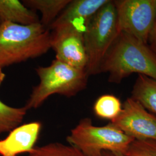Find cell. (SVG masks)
<instances>
[{
    "mask_svg": "<svg viewBox=\"0 0 156 156\" xmlns=\"http://www.w3.org/2000/svg\"><path fill=\"white\" fill-rule=\"evenodd\" d=\"M119 33L116 7L113 1L109 0L93 17L84 31L87 58L86 71L89 76L100 73L101 63Z\"/></svg>",
    "mask_w": 156,
    "mask_h": 156,
    "instance_id": "cell-4",
    "label": "cell"
},
{
    "mask_svg": "<svg viewBox=\"0 0 156 156\" xmlns=\"http://www.w3.org/2000/svg\"><path fill=\"white\" fill-rule=\"evenodd\" d=\"M27 111L24 106L13 108L0 100V134L10 132L19 126L22 122Z\"/></svg>",
    "mask_w": 156,
    "mask_h": 156,
    "instance_id": "cell-14",
    "label": "cell"
},
{
    "mask_svg": "<svg viewBox=\"0 0 156 156\" xmlns=\"http://www.w3.org/2000/svg\"><path fill=\"white\" fill-rule=\"evenodd\" d=\"M102 156H124L123 154L113 153L111 151H103L102 153Z\"/></svg>",
    "mask_w": 156,
    "mask_h": 156,
    "instance_id": "cell-19",
    "label": "cell"
},
{
    "mask_svg": "<svg viewBox=\"0 0 156 156\" xmlns=\"http://www.w3.org/2000/svg\"><path fill=\"white\" fill-rule=\"evenodd\" d=\"M39 83L34 86L24 107L28 111L39 108L50 96H75L86 88L89 75L85 69L71 67L55 59L47 67L35 69Z\"/></svg>",
    "mask_w": 156,
    "mask_h": 156,
    "instance_id": "cell-3",
    "label": "cell"
},
{
    "mask_svg": "<svg viewBox=\"0 0 156 156\" xmlns=\"http://www.w3.org/2000/svg\"><path fill=\"white\" fill-rule=\"evenodd\" d=\"M109 75L108 81L120 83L134 73L156 80V55L148 44L120 32L100 68Z\"/></svg>",
    "mask_w": 156,
    "mask_h": 156,
    "instance_id": "cell-1",
    "label": "cell"
},
{
    "mask_svg": "<svg viewBox=\"0 0 156 156\" xmlns=\"http://www.w3.org/2000/svg\"><path fill=\"white\" fill-rule=\"evenodd\" d=\"M119 32L148 44L156 20V0L113 1Z\"/></svg>",
    "mask_w": 156,
    "mask_h": 156,
    "instance_id": "cell-6",
    "label": "cell"
},
{
    "mask_svg": "<svg viewBox=\"0 0 156 156\" xmlns=\"http://www.w3.org/2000/svg\"><path fill=\"white\" fill-rule=\"evenodd\" d=\"M69 145L87 156H102L103 151L124 154L134 141L111 123L95 126L89 118L82 119L67 137Z\"/></svg>",
    "mask_w": 156,
    "mask_h": 156,
    "instance_id": "cell-5",
    "label": "cell"
},
{
    "mask_svg": "<svg viewBox=\"0 0 156 156\" xmlns=\"http://www.w3.org/2000/svg\"><path fill=\"white\" fill-rule=\"evenodd\" d=\"M124 156H156V140H134Z\"/></svg>",
    "mask_w": 156,
    "mask_h": 156,
    "instance_id": "cell-17",
    "label": "cell"
},
{
    "mask_svg": "<svg viewBox=\"0 0 156 156\" xmlns=\"http://www.w3.org/2000/svg\"><path fill=\"white\" fill-rule=\"evenodd\" d=\"M51 49L55 51L56 59L71 67L86 70L87 58L82 31L71 26L52 30Z\"/></svg>",
    "mask_w": 156,
    "mask_h": 156,
    "instance_id": "cell-8",
    "label": "cell"
},
{
    "mask_svg": "<svg viewBox=\"0 0 156 156\" xmlns=\"http://www.w3.org/2000/svg\"><path fill=\"white\" fill-rule=\"evenodd\" d=\"M109 0H71L50 25L51 31L71 26L84 31L87 24L96 13Z\"/></svg>",
    "mask_w": 156,
    "mask_h": 156,
    "instance_id": "cell-9",
    "label": "cell"
},
{
    "mask_svg": "<svg viewBox=\"0 0 156 156\" xmlns=\"http://www.w3.org/2000/svg\"><path fill=\"white\" fill-rule=\"evenodd\" d=\"M71 0H24L22 2L28 9L38 11L41 14L40 23L48 28L66 8Z\"/></svg>",
    "mask_w": 156,
    "mask_h": 156,
    "instance_id": "cell-12",
    "label": "cell"
},
{
    "mask_svg": "<svg viewBox=\"0 0 156 156\" xmlns=\"http://www.w3.org/2000/svg\"><path fill=\"white\" fill-rule=\"evenodd\" d=\"M122 110L120 100L115 95L105 94L100 97L95 102L94 112L101 119L113 120Z\"/></svg>",
    "mask_w": 156,
    "mask_h": 156,
    "instance_id": "cell-15",
    "label": "cell"
},
{
    "mask_svg": "<svg viewBox=\"0 0 156 156\" xmlns=\"http://www.w3.org/2000/svg\"><path fill=\"white\" fill-rule=\"evenodd\" d=\"M8 22L28 25L39 22V18L20 1L0 0V26Z\"/></svg>",
    "mask_w": 156,
    "mask_h": 156,
    "instance_id": "cell-11",
    "label": "cell"
},
{
    "mask_svg": "<svg viewBox=\"0 0 156 156\" xmlns=\"http://www.w3.org/2000/svg\"><path fill=\"white\" fill-rule=\"evenodd\" d=\"M131 98L139 101L148 111L156 114V80L139 75L131 92Z\"/></svg>",
    "mask_w": 156,
    "mask_h": 156,
    "instance_id": "cell-13",
    "label": "cell"
},
{
    "mask_svg": "<svg viewBox=\"0 0 156 156\" xmlns=\"http://www.w3.org/2000/svg\"><path fill=\"white\" fill-rule=\"evenodd\" d=\"M149 42L150 43V44H149V45L150 46L151 49L156 53V20L149 36L148 44Z\"/></svg>",
    "mask_w": 156,
    "mask_h": 156,
    "instance_id": "cell-18",
    "label": "cell"
},
{
    "mask_svg": "<svg viewBox=\"0 0 156 156\" xmlns=\"http://www.w3.org/2000/svg\"><path fill=\"white\" fill-rule=\"evenodd\" d=\"M5 78V74L3 73L2 69L0 68V86L3 83Z\"/></svg>",
    "mask_w": 156,
    "mask_h": 156,
    "instance_id": "cell-20",
    "label": "cell"
},
{
    "mask_svg": "<svg viewBox=\"0 0 156 156\" xmlns=\"http://www.w3.org/2000/svg\"><path fill=\"white\" fill-rule=\"evenodd\" d=\"M27 156H87L72 145L61 143H50L35 147Z\"/></svg>",
    "mask_w": 156,
    "mask_h": 156,
    "instance_id": "cell-16",
    "label": "cell"
},
{
    "mask_svg": "<svg viewBox=\"0 0 156 156\" xmlns=\"http://www.w3.org/2000/svg\"><path fill=\"white\" fill-rule=\"evenodd\" d=\"M41 127L40 122H34L13 129L6 138L0 140V156H17L30 153L35 147Z\"/></svg>",
    "mask_w": 156,
    "mask_h": 156,
    "instance_id": "cell-10",
    "label": "cell"
},
{
    "mask_svg": "<svg viewBox=\"0 0 156 156\" xmlns=\"http://www.w3.org/2000/svg\"><path fill=\"white\" fill-rule=\"evenodd\" d=\"M112 126L136 140H156V115L148 111L139 101L129 97Z\"/></svg>",
    "mask_w": 156,
    "mask_h": 156,
    "instance_id": "cell-7",
    "label": "cell"
},
{
    "mask_svg": "<svg viewBox=\"0 0 156 156\" xmlns=\"http://www.w3.org/2000/svg\"><path fill=\"white\" fill-rule=\"evenodd\" d=\"M51 49V33L40 22L0 26V68L35 58Z\"/></svg>",
    "mask_w": 156,
    "mask_h": 156,
    "instance_id": "cell-2",
    "label": "cell"
}]
</instances>
